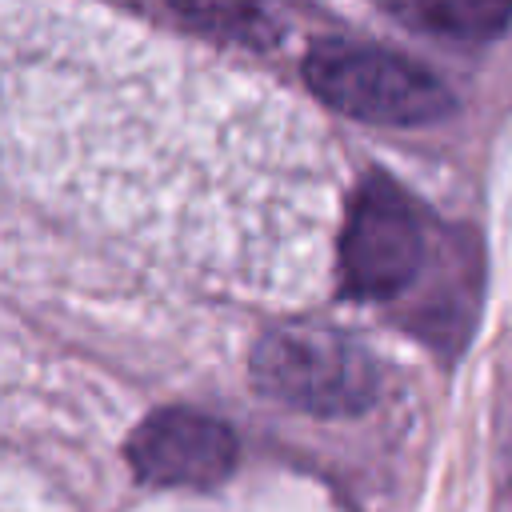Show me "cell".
I'll list each match as a JSON object with an SVG mask.
<instances>
[{"instance_id":"obj_1","label":"cell","mask_w":512,"mask_h":512,"mask_svg":"<svg viewBox=\"0 0 512 512\" xmlns=\"http://www.w3.org/2000/svg\"><path fill=\"white\" fill-rule=\"evenodd\" d=\"M304 80L340 116L380 128L436 124L456 104L432 68L364 40H316L304 56Z\"/></svg>"},{"instance_id":"obj_2","label":"cell","mask_w":512,"mask_h":512,"mask_svg":"<svg viewBox=\"0 0 512 512\" xmlns=\"http://www.w3.org/2000/svg\"><path fill=\"white\" fill-rule=\"evenodd\" d=\"M252 388L292 412L356 416L380 392L372 352L328 324H280L252 348Z\"/></svg>"},{"instance_id":"obj_3","label":"cell","mask_w":512,"mask_h":512,"mask_svg":"<svg viewBox=\"0 0 512 512\" xmlns=\"http://www.w3.org/2000/svg\"><path fill=\"white\" fill-rule=\"evenodd\" d=\"M428 252V220L420 204L384 172L360 180L340 232V280L356 300L400 296Z\"/></svg>"},{"instance_id":"obj_4","label":"cell","mask_w":512,"mask_h":512,"mask_svg":"<svg viewBox=\"0 0 512 512\" xmlns=\"http://www.w3.org/2000/svg\"><path fill=\"white\" fill-rule=\"evenodd\" d=\"M124 456L148 488L208 492L232 476L240 448L224 420L196 408H160L136 424Z\"/></svg>"},{"instance_id":"obj_5","label":"cell","mask_w":512,"mask_h":512,"mask_svg":"<svg viewBox=\"0 0 512 512\" xmlns=\"http://www.w3.org/2000/svg\"><path fill=\"white\" fill-rule=\"evenodd\" d=\"M168 8L200 36L244 44V48H268L276 40V16L272 0H168Z\"/></svg>"},{"instance_id":"obj_6","label":"cell","mask_w":512,"mask_h":512,"mask_svg":"<svg viewBox=\"0 0 512 512\" xmlns=\"http://www.w3.org/2000/svg\"><path fill=\"white\" fill-rule=\"evenodd\" d=\"M416 20L448 40L484 44L512 24V0H412Z\"/></svg>"}]
</instances>
